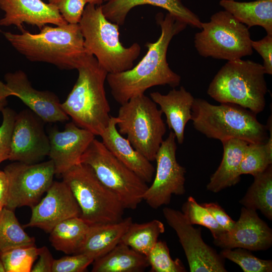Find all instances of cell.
Returning a JSON list of instances; mask_svg holds the SVG:
<instances>
[{
  "mask_svg": "<svg viewBox=\"0 0 272 272\" xmlns=\"http://www.w3.org/2000/svg\"><path fill=\"white\" fill-rule=\"evenodd\" d=\"M156 20L161 28L160 36L155 42L146 44L147 52L141 60L130 70L107 75L106 81L111 93L120 105L144 94L152 87L168 85L175 88L180 83L181 77L170 68L166 55L173 37L187 25L169 13L165 16L157 14Z\"/></svg>",
  "mask_w": 272,
  "mask_h": 272,
  "instance_id": "obj_1",
  "label": "cell"
},
{
  "mask_svg": "<svg viewBox=\"0 0 272 272\" xmlns=\"http://www.w3.org/2000/svg\"><path fill=\"white\" fill-rule=\"evenodd\" d=\"M4 35L30 61L51 63L61 70L77 69L87 54L79 24L46 25L37 34L24 29L20 34L6 32Z\"/></svg>",
  "mask_w": 272,
  "mask_h": 272,
  "instance_id": "obj_2",
  "label": "cell"
},
{
  "mask_svg": "<svg viewBox=\"0 0 272 272\" xmlns=\"http://www.w3.org/2000/svg\"><path fill=\"white\" fill-rule=\"evenodd\" d=\"M77 70V80L61 107L77 126L100 136L111 117L104 86L108 73L88 54Z\"/></svg>",
  "mask_w": 272,
  "mask_h": 272,
  "instance_id": "obj_3",
  "label": "cell"
},
{
  "mask_svg": "<svg viewBox=\"0 0 272 272\" xmlns=\"http://www.w3.org/2000/svg\"><path fill=\"white\" fill-rule=\"evenodd\" d=\"M191 120L197 131L221 142L238 139L249 144L263 143L268 138L266 125L258 120L256 114L234 104L214 105L194 98Z\"/></svg>",
  "mask_w": 272,
  "mask_h": 272,
  "instance_id": "obj_4",
  "label": "cell"
},
{
  "mask_svg": "<svg viewBox=\"0 0 272 272\" xmlns=\"http://www.w3.org/2000/svg\"><path fill=\"white\" fill-rule=\"evenodd\" d=\"M79 24L86 53L93 55L108 74L126 71L134 66L141 46L134 43L125 47L121 44L119 26L106 18L101 5L87 4Z\"/></svg>",
  "mask_w": 272,
  "mask_h": 272,
  "instance_id": "obj_5",
  "label": "cell"
},
{
  "mask_svg": "<svg viewBox=\"0 0 272 272\" xmlns=\"http://www.w3.org/2000/svg\"><path fill=\"white\" fill-rule=\"evenodd\" d=\"M263 65L241 59L228 61L214 77L207 93L220 103H231L257 114L266 105L267 87Z\"/></svg>",
  "mask_w": 272,
  "mask_h": 272,
  "instance_id": "obj_6",
  "label": "cell"
},
{
  "mask_svg": "<svg viewBox=\"0 0 272 272\" xmlns=\"http://www.w3.org/2000/svg\"><path fill=\"white\" fill-rule=\"evenodd\" d=\"M61 176L79 205L80 217L89 225L123 219L125 208L121 200L99 180L89 165L80 163Z\"/></svg>",
  "mask_w": 272,
  "mask_h": 272,
  "instance_id": "obj_7",
  "label": "cell"
},
{
  "mask_svg": "<svg viewBox=\"0 0 272 272\" xmlns=\"http://www.w3.org/2000/svg\"><path fill=\"white\" fill-rule=\"evenodd\" d=\"M162 114L145 94L131 98L118 110V132L126 135L133 148L150 162L155 161L166 132Z\"/></svg>",
  "mask_w": 272,
  "mask_h": 272,
  "instance_id": "obj_8",
  "label": "cell"
},
{
  "mask_svg": "<svg viewBox=\"0 0 272 272\" xmlns=\"http://www.w3.org/2000/svg\"><path fill=\"white\" fill-rule=\"evenodd\" d=\"M200 29L194 35V44L202 57L230 61L252 54L248 28L226 10L201 22Z\"/></svg>",
  "mask_w": 272,
  "mask_h": 272,
  "instance_id": "obj_9",
  "label": "cell"
},
{
  "mask_svg": "<svg viewBox=\"0 0 272 272\" xmlns=\"http://www.w3.org/2000/svg\"><path fill=\"white\" fill-rule=\"evenodd\" d=\"M99 180L115 193L125 209H135L143 200L147 183L116 158L101 141L94 139L81 157Z\"/></svg>",
  "mask_w": 272,
  "mask_h": 272,
  "instance_id": "obj_10",
  "label": "cell"
},
{
  "mask_svg": "<svg viewBox=\"0 0 272 272\" xmlns=\"http://www.w3.org/2000/svg\"><path fill=\"white\" fill-rule=\"evenodd\" d=\"M4 171L8 181L5 208L13 211L36 205L51 185L55 174L51 160L34 164L14 162L7 165Z\"/></svg>",
  "mask_w": 272,
  "mask_h": 272,
  "instance_id": "obj_11",
  "label": "cell"
},
{
  "mask_svg": "<svg viewBox=\"0 0 272 272\" xmlns=\"http://www.w3.org/2000/svg\"><path fill=\"white\" fill-rule=\"evenodd\" d=\"M176 150L175 135L171 131L157 151L155 176L143 196V200L154 209L169 204L173 194L185 193L186 169L177 161Z\"/></svg>",
  "mask_w": 272,
  "mask_h": 272,
  "instance_id": "obj_12",
  "label": "cell"
},
{
  "mask_svg": "<svg viewBox=\"0 0 272 272\" xmlns=\"http://www.w3.org/2000/svg\"><path fill=\"white\" fill-rule=\"evenodd\" d=\"M163 214L168 224L176 232L185 252L191 272H226L224 258L207 245L200 227L194 228L182 212L165 207Z\"/></svg>",
  "mask_w": 272,
  "mask_h": 272,
  "instance_id": "obj_13",
  "label": "cell"
},
{
  "mask_svg": "<svg viewBox=\"0 0 272 272\" xmlns=\"http://www.w3.org/2000/svg\"><path fill=\"white\" fill-rule=\"evenodd\" d=\"M43 122L30 109L23 110L17 114L9 160L34 164L48 155L49 140Z\"/></svg>",
  "mask_w": 272,
  "mask_h": 272,
  "instance_id": "obj_14",
  "label": "cell"
},
{
  "mask_svg": "<svg viewBox=\"0 0 272 272\" xmlns=\"http://www.w3.org/2000/svg\"><path fill=\"white\" fill-rule=\"evenodd\" d=\"M31 208L30 220L24 227L39 228L49 233L62 221L81 215L71 189L63 180L53 181L46 195Z\"/></svg>",
  "mask_w": 272,
  "mask_h": 272,
  "instance_id": "obj_15",
  "label": "cell"
},
{
  "mask_svg": "<svg viewBox=\"0 0 272 272\" xmlns=\"http://www.w3.org/2000/svg\"><path fill=\"white\" fill-rule=\"evenodd\" d=\"M213 243L223 249L265 250L272 245V230L256 211L243 207L233 228L214 238Z\"/></svg>",
  "mask_w": 272,
  "mask_h": 272,
  "instance_id": "obj_16",
  "label": "cell"
},
{
  "mask_svg": "<svg viewBox=\"0 0 272 272\" xmlns=\"http://www.w3.org/2000/svg\"><path fill=\"white\" fill-rule=\"evenodd\" d=\"M48 138V156L53 163L55 174L61 175L81 163L82 156L95 135L72 121L66 124L62 131L52 129Z\"/></svg>",
  "mask_w": 272,
  "mask_h": 272,
  "instance_id": "obj_17",
  "label": "cell"
},
{
  "mask_svg": "<svg viewBox=\"0 0 272 272\" xmlns=\"http://www.w3.org/2000/svg\"><path fill=\"white\" fill-rule=\"evenodd\" d=\"M6 84L29 109L44 122H63L69 119L64 112L58 97L48 91L34 88L27 75L22 71L8 73L5 75Z\"/></svg>",
  "mask_w": 272,
  "mask_h": 272,
  "instance_id": "obj_18",
  "label": "cell"
},
{
  "mask_svg": "<svg viewBox=\"0 0 272 272\" xmlns=\"http://www.w3.org/2000/svg\"><path fill=\"white\" fill-rule=\"evenodd\" d=\"M0 9L5 12L0 19V26L14 25L21 31L24 29V23L40 29L48 24H67L54 6L42 0H0Z\"/></svg>",
  "mask_w": 272,
  "mask_h": 272,
  "instance_id": "obj_19",
  "label": "cell"
},
{
  "mask_svg": "<svg viewBox=\"0 0 272 272\" xmlns=\"http://www.w3.org/2000/svg\"><path fill=\"white\" fill-rule=\"evenodd\" d=\"M120 120L111 116L109 123L100 135L102 143L119 160L147 183L154 177V167L145 157L133 148L129 141L118 132Z\"/></svg>",
  "mask_w": 272,
  "mask_h": 272,
  "instance_id": "obj_20",
  "label": "cell"
},
{
  "mask_svg": "<svg viewBox=\"0 0 272 272\" xmlns=\"http://www.w3.org/2000/svg\"><path fill=\"white\" fill-rule=\"evenodd\" d=\"M102 12L109 21L122 26L131 9L142 5H150L167 10L178 19L193 28L201 29L199 18L184 6L181 0H104Z\"/></svg>",
  "mask_w": 272,
  "mask_h": 272,
  "instance_id": "obj_21",
  "label": "cell"
},
{
  "mask_svg": "<svg viewBox=\"0 0 272 272\" xmlns=\"http://www.w3.org/2000/svg\"><path fill=\"white\" fill-rule=\"evenodd\" d=\"M151 99L160 106V110L166 117V123L174 133L179 144L184 140V131L187 123L191 119V109L194 100L192 94L181 86L175 88L167 94L158 92L150 93Z\"/></svg>",
  "mask_w": 272,
  "mask_h": 272,
  "instance_id": "obj_22",
  "label": "cell"
},
{
  "mask_svg": "<svg viewBox=\"0 0 272 272\" xmlns=\"http://www.w3.org/2000/svg\"><path fill=\"white\" fill-rule=\"evenodd\" d=\"M132 223L131 217L110 223L89 225L85 239L78 253L85 254L94 260L114 248Z\"/></svg>",
  "mask_w": 272,
  "mask_h": 272,
  "instance_id": "obj_23",
  "label": "cell"
},
{
  "mask_svg": "<svg viewBox=\"0 0 272 272\" xmlns=\"http://www.w3.org/2000/svg\"><path fill=\"white\" fill-rule=\"evenodd\" d=\"M221 143L223 146L221 162L211 176L207 185V190L214 193L235 185L240 181V166L249 144L238 139H231Z\"/></svg>",
  "mask_w": 272,
  "mask_h": 272,
  "instance_id": "obj_24",
  "label": "cell"
},
{
  "mask_svg": "<svg viewBox=\"0 0 272 272\" xmlns=\"http://www.w3.org/2000/svg\"><path fill=\"white\" fill-rule=\"evenodd\" d=\"M220 5L249 28L258 26L272 35V0L241 2L221 0Z\"/></svg>",
  "mask_w": 272,
  "mask_h": 272,
  "instance_id": "obj_25",
  "label": "cell"
},
{
  "mask_svg": "<svg viewBox=\"0 0 272 272\" xmlns=\"http://www.w3.org/2000/svg\"><path fill=\"white\" fill-rule=\"evenodd\" d=\"M149 266L147 257L120 242L93 262V272H140Z\"/></svg>",
  "mask_w": 272,
  "mask_h": 272,
  "instance_id": "obj_26",
  "label": "cell"
},
{
  "mask_svg": "<svg viewBox=\"0 0 272 272\" xmlns=\"http://www.w3.org/2000/svg\"><path fill=\"white\" fill-rule=\"evenodd\" d=\"M89 225L80 217L62 221L50 232L49 239L56 250L67 254L78 253L82 245Z\"/></svg>",
  "mask_w": 272,
  "mask_h": 272,
  "instance_id": "obj_27",
  "label": "cell"
},
{
  "mask_svg": "<svg viewBox=\"0 0 272 272\" xmlns=\"http://www.w3.org/2000/svg\"><path fill=\"white\" fill-rule=\"evenodd\" d=\"M254 177V181L239 202L244 207L261 213L272 220V165Z\"/></svg>",
  "mask_w": 272,
  "mask_h": 272,
  "instance_id": "obj_28",
  "label": "cell"
},
{
  "mask_svg": "<svg viewBox=\"0 0 272 272\" xmlns=\"http://www.w3.org/2000/svg\"><path fill=\"white\" fill-rule=\"evenodd\" d=\"M164 231V224L158 220L142 224L132 222L120 242L146 256Z\"/></svg>",
  "mask_w": 272,
  "mask_h": 272,
  "instance_id": "obj_29",
  "label": "cell"
},
{
  "mask_svg": "<svg viewBox=\"0 0 272 272\" xmlns=\"http://www.w3.org/2000/svg\"><path fill=\"white\" fill-rule=\"evenodd\" d=\"M35 245V238L24 230L14 211L3 208L0 212V253L18 247Z\"/></svg>",
  "mask_w": 272,
  "mask_h": 272,
  "instance_id": "obj_30",
  "label": "cell"
},
{
  "mask_svg": "<svg viewBox=\"0 0 272 272\" xmlns=\"http://www.w3.org/2000/svg\"><path fill=\"white\" fill-rule=\"evenodd\" d=\"M269 131L270 136L265 143L247 145L240 166L241 175L250 174L254 176L272 165V130Z\"/></svg>",
  "mask_w": 272,
  "mask_h": 272,
  "instance_id": "obj_31",
  "label": "cell"
},
{
  "mask_svg": "<svg viewBox=\"0 0 272 272\" xmlns=\"http://www.w3.org/2000/svg\"><path fill=\"white\" fill-rule=\"evenodd\" d=\"M0 253L6 272H30L38 257V248L18 247Z\"/></svg>",
  "mask_w": 272,
  "mask_h": 272,
  "instance_id": "obj_32",
  "label": "cell"
},
{
  "mask_svg": "<svg viewBox=\"0 0 272 272\" xmlns=\"http://www.w3.org/2000/svg\"><path fill=\"white\" fill-rule=\"evenodd\" d=\"M182 213L190 225H198L209 229L214 238L226 231L216 221L209 212L198 204L192 196H189L182 207Z\"/></svg>",
  "mask_w": 272,
  "mask_h": 272,
  "instance_id": "obj_33",
  "label": "cell"
},
{
  "mask_svg": "<svg viewBox=\"0 0 272 272\" xmlns=\"http://www.w3.org/2000/svg\"><path fill=\"white\" fill-rule=\"evenodd\" d=\"M220 254L237 264L244 272H271L272 261L260 259L249 250L241 248H224Z\"/></svg>",
  "mask_w": 272,
  "mask_h": 272,
  "instance_id": "obj_34",
  "label": "cell"
},
{
  "mask_svg": "<svg viewBox=\"0 0 272 272\" xmlns=\"http://www.w3.org/2000/svg\"><path fill=\"white\" fill-rule=\"evenodd\" d=\"M146 257L152 271H186L182 262L178 258L172 259L169 249L165 241H158Z\"/></svg>",
  "mask_w": 272,
  "mask_h": 272,
  "instance_id": "obj_35",
  "label": "cell"
},
{
  "mask_svg": "<svg viewBox=\"0 0 272 272\" xmlns=\"http://www.w3.org/2000/svg\"><path fill=\"white\" fill-rule=\"evenodd\" d=\"M3 122L0 126V164L9 159L11 151V142L17 113L9 107L1 111Z\"/></svg>",
  "mask_w": 272,
  "mask_h": 272,
  "instance_id": "obj_36",
  "label": "cell"
},
{
  "mask_svg": "<svg viewBox=\"0 0 272 272\" xmlns=\"http://www.w3.org/2000/svg\"><path fill=\"white\" fill-rule=\"evenodd\" d=\"M94 261V259L84 253H77L54 259L52 272H82Z\"/></svg>",
  "mask_w": 272,
  "mask_h": 272,
  "instance_id": "obj_37",
  "label": "cell"
},
{
  "mask_svg": "<svg viewBox=\"0 0 272 272\" xmlns=\"http://www.w3.org/2000/svg\"><path fill=\"white\" fill-rule=\"evenodd\" d=\"M69 24H79L87 4L85 0H48Z\"/></svg>",
  "mask_w": 272,
  "mask_h": 272,
  "instance_id": "obj_38",
  "label": "cell"
},
{
  "mask_svg": "<svg viewBox=\"0 0 272 272\" xmlns=\"http://www.w3.org/2000/svg\"><path fill=\"white\" fill-rule=\"evenodd\" d=\"M251 46L263 58L265 74L272 75V35H266L260 40H252Z\"/></svg>",
  "mask_w": 272,
  "mask_h": 272,
  "instance_id": "obj_39",
  "label": "cell"
},
{
  "mask_svg": "<svg viewBox=\"0 0 272 272\" xmlns=\"http://www.w3.org/2000/svg\"><path fill=\"white\" fill-rule=\"evenodd\" d=\"M201 205L209 212L218 224L226 231L233 228L235 221L228 216L217 202L203 203Z\"/></svg>",
  "mask_w": 272,
  "mask_h": 272,
  "instance_id": "obj_40",
  "label": "cell"
},
{
  "mask_svg": "<svg viewBox=\"0 0 272 272\" xmlns=\"http://www.w3.org/2000/svg\"><path fill=\"white\" fill-rule=\"evenodd\" d=\"M38 257L39 259L31 272H52L54 259L46 246L38 248Z\"/></svg>",
  "mask_w": 272,
  "mask_h": 272,
  "instance_id": "obj_41",
  "label": "cell"
},
{
  "mask_svg": "<svg viewBox=\"0 0 272 272\" xmlns=\"http://www.w3.org/2000/svg\"><path fill=\"white\" fill-rule=\"evenodd\" d=\"M8 193V181L4 171L0 170V211L6 205Z\"/></svg>",
  "mask_w": 272,
  "mask_h": 272,
  "instance_id": "obj_42",
  "label": "cell"
},
{
  "mask_svg": "<svg viewBox=\"0 0 272 272\" xmlns=\"http://www.w3.org/2000/svg\"><path fill=\"white\" fill-rule=\"evenodd\" d=\"M15 96V94L4 83L0 81V99H6L9 96Z\"/></svg>",
  "mask_w": 272,
  "mask_h": 272,
  "instance_id": "obj_43",
  "label": "cell"
},
{
  "mask_svg": "<svg viewBox=\"0 0 272 272\" xmlns=\"http://www.w3.org/2000/svg\"><path fill=\"white\" fill-rule=\"evenodd\" d=\"M87 4L94 5H101L104 0H85Z\"/></svg>",
  "mask_w": 272,
  "mask_h": 272,
  "instance_id": "obj_44",
  "label": "cell"
},
{
  "mask_svg": "<svg viewBox=\"0 0 272 272\" xmlns=\"http://www.w3.org/2000/svg\"><path fill=\"white\" fill-rule=\"evenodd\" d=\"M7 104V98L0 99V111L6 107Z\"/></svg>",
  "mask_w": 272,
  "mask_h": 272,
  "instance_id": "obj_45",
  "label": "cell"
},
{
  "mask_svg": "<svg viewBox=\"0 0 272 272\" xmlns=\"http://www.w3.org/2000/svg\"><path fill=\"white\" fill-rule=\"evenodd\" d=\"M0 272H6L0 253Z\"/></svg>",
  "mask_w": 272,
  "mask_h": 272,
  "instance_id": "obj_46",
  "label": "cell"
},
{
  "mask_svg": "<svg viewBox=\"0 0 272 272\" xmlns=\"http://www.w3.org/2000/svg\"><path fill=\"white\" fill-rule=\"evenodd\" d=\"M1 212V211H0Z\"/></svg>",
  "mask_w": 272,
  "mask_h": 272,
  "instance_id": "obj_47",
  "label": "cell"
}]
</instances>
